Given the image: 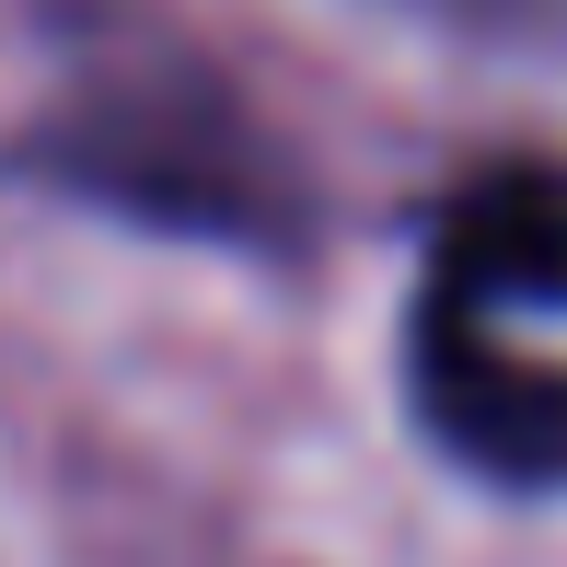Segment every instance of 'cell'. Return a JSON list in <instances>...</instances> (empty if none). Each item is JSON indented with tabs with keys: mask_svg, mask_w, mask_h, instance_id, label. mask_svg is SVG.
<instances>
[{
	"mask_svg": "<svg viewBox=\"0 0 567 567\" xmlns=\"http://www.w3.org/2000/svg\"><path fill=\"white\" fill-rule=\"evenodd\" d=\"M59 163L82 174V197H127V209H163L186 231H267L278 186L255 163V140L231 127V105L209 93H105L82 127L59 140Z\"/></svg>",
	"mask_w": 567,
	"mask_h": 567,
	"instance_id": "cell-2",
	"label": "cell"
},
{
	"mask_svg": "<svg viewBox=\"0 0 567 567\" xmlns=\"http://www.w3.org/2000/svg\"><path fill=\"white\" fill-rule=\"evenodd\" d=\"M405 371L475 475H567V174L522 163L452 197Z\"/></svg>",
	"mask_w": 567,
	"mask_h": 567,
	"instance_id": "cell-1",
	"label": "cell"
},
{
	"mask_svg": "<svg viewBox=\"0 0 567 567\" xmlns=\"http://www.w3.org/2000/svg\"><path fill=\"white\" fill-rule=\"evenodd\" d=\"M417 23H452L475 47H522V59H567V0H405Z\"/></svg>",
	"mask_w": 567,
	"mask_h": 567,
	"instance_id": "cell-3",
	"label": "cell"
}]
</instances>
